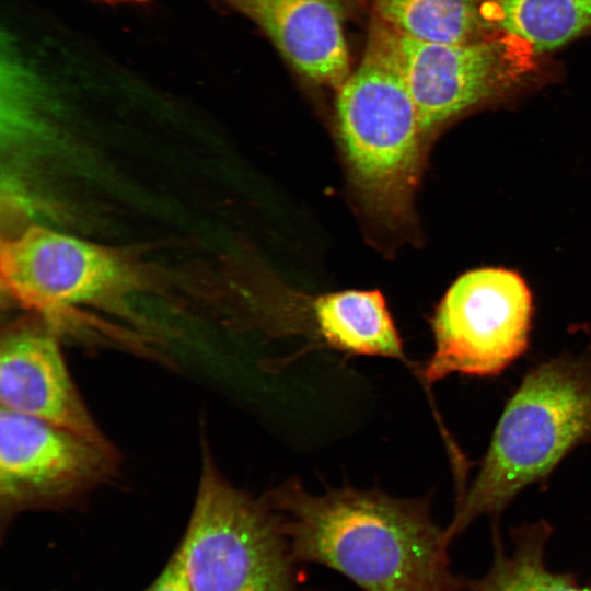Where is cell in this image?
Returning <instances> with one entry per match:
<instances>
[{"instance_id":"6da1fadb","label":"cell","mask_w":591,"mask_h":591,"mask_svg":"<svg viewBox=\"0 0 591 591\" xmlns=\"http://www.w3.org/2000/svg\"><path fill=\"white\" fill-rule=\"evenodd\" d=\"M298 564L339 572L362 591H455L450 538L428 499L352 487L313 495L288 482L264 495Z\"/></svg>"},{"instance_id":"7a4b0ae2","label":"cell","mask_w":591,"mask_h":591,"mask_svg":"<svg viewBox=\"0 0 591 591\" xmlns=\"http://www.w3.org/2000/svg\"><path fill=\"white\" fill-rule=\"evenodd\" d=\"M590 443L591 348L533 367L507 402L471 486L459 493L445 529L450 541L478 517H498L573 449Z\"/></svg>"},{"instance_id":"3957f363","label":"cell","mask_w":591,"mask_h":591,"mask_svg":"<svg viewBox=\"0 0 591 591\" xmlns=\"http://www.w3.org/2000/svg\"><path fill=\"white\" fill-rule=\"evenodd\" d=\"M176 548L192 591H304L278 514L228 482L207 448Z\"/></svg>"},{"instance_id":"277c9868","label":"cell","mask_w":591,"mask_h":591,"mask_svg":"<svg viewBox=\"0 0 591 591\" xmlns=\"http://www.w3.org/2000/svg\"><path fill=\"white\" fill-rule=\"evenodd\" d=\"M335 121L351 178L368 208L385 222L405 219L424 131L401 76L367 43L359 65L336 90Z\"/></svg>"},{"instance_id":"5b68a950","label":"cell","mask_w":591,"mask_h":591,"mask_svg":"<svg viewBox=\"0 0 591 591\" xmlns=\"http://www.w3.org/2000/svg\"><path fill=\"white\" fill-rule=\"evenodd\" d=\"M532 313L531 292L518 274L480 268L462 275L433 314L434 349L420 376L432 384L454 373L500 374L526 351Z\"/></svg>"},{"instance_id":"8992f818","label":"cell","mask_w":591,"mask_h":591,"mask_svg":"<svg viewBox=\"0 0 591 591\" xmlns=\"http://www.w3.org/2000/svg\"><path fill=\"white\" fill-rule=\"evenodd\" d=\"M503 35L457 44L429 43L406 37L370 18L366 43L401 76L426 132L509 89L528 72L532 49Z\"/></svg>"},{"instance_id":"52a82bcc","label":"cell","mask_w":591,"mask_h":591,"mask_svg":"<svg viewBox=\"0 0 591 591\" xmlns=\"http://www.w3.org/2000/svg\"><path fill=\"white\" fill-rule=\"evenodd\" d=\"M114 445L0 408V517L70 507L109 480Z\"/></svg>"},{"instance_id":"ba28073f","label":"cell","mask_w":591,"mask_h":591,"mask_svg":"<svg viewBox=\"0 0 591 591\" xmlns=\"http://www.w3.org/2000/svg\"><path fill=\"white\" fill-rule=\"evenodd\" d=\"M129 276L113 250L44 228L28 229L1 246L9 296L53 324L67 311L116 296Z\"/></svg>"},{"instance_id":"9c48e42d","label":"cell","mask_w":591,"mask_h":591,"mask_svg":"<svg viewBox=\"0 0 591 591\" xmlns=\"http://www.w3.org/2000/svg\"><path fill=\"white\" fill-rule=\"evenodd\" d=\"M57 333L43 315L20 318L2 328L1 408L111 447L70 374Z\"/></svg>"},{"instance_id":"30bf717a","label":"cell","mask_w":591,"mask_h":591,"mask_svg":"<svg viewBox=\"0 0 591 591\" xmlns=\"http://www.w3.org/2000/svg\"><path fill=\"white\" fill-rule=\"evenodd\" d=\"M268 38L303 81L337 90L351 56L346 26L364 0H218Z\"/></svg>"},{"instance_id":"8fae6325","label":"cell","mask_w":591,"mask_h":591,"mask_svg":"<svg viewBox=\"0 0 591 591\" xmlns=\"http://www.w3.org/2000/svg\"><path fill=\"white\" fill-rule=\"evenodd\" d=\"M321 346L348 355L404 359L402 338L379 291L345 290L312 302Z\"/></svg>"},{"instance_id":"7c38bea8","label":"cell","mask_w":591,"mask_h":591,"mask_svg":"<svg viewBox=\"0 0 591 591\" xmlns=\"http://www.w3.org/2000/svg\"><path fill=\"white\" fill-rule=\"evenodd\" d=\"M552 526L545 520L525 523L511 532L507 552L495 533V556L490 569L480 578L461 579L455 591H591L569 573L548 569L545 547Z\"/></svg>"},{"instance_id":"4fadbf2b","label":"cell","mask_w":591,"mask_h":591,"mask_svg":"<svg viewBox=\"0 0 591 591\" xmlns=\"http://www.w3.org/2000/svg\"><path fill=\"white\" fill-rule=\"evenodd\" d=\"M487 0H364L370 18L393 31L422 42L457 44L493 31Z\"/></svg>"},{"instance_id":"5bb4252c","label":"cell","mask_w":591,"mask_h":591,"mask_svg":"<svg viewBox=\"0 0 591 591\" xmlns=\"http://www.w3.org/2000/svg\"><path fill=\"white\" fill-rule=\"evenodd\" d=\"M486 19L493 31L545 53L591 28V0H487Z\"/></svg>"},{"instance_id":"9a60e30c","label":"cell","mask_w":591,"mask_h":591,"mask_svg":"<svg viewBox=\"0 0 591 591\" xmlns=\"http://www.w3.org/2000/svg\"><path fill=\"white\" fill-rule=\"evenodd\" d=\"M143 591H192L182 555L176 547L161 571Z\"/></svg>"},{"instance_id":"2e32d148","label":"cell","mask_w":591,"mask_h":591,"mask_svg":"<svg viewBox=\"0 0 591 591\" xmlns=\"http://www.w3.org/2000/svg\"><path fill=\"white\" fill-rule=\"evenodd\" d=\"M103 1H111V2H136V3H142L147 0H103Z\"/></svg>"}]
</instances>
